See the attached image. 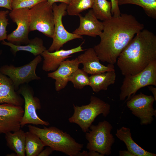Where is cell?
<instances>
[{
  "label": "cell",
  "instance_id": "cell-1",
  "mask_svg": "<svg viewBox=\"0 0 156 156\" xmlns=\"http://www.w3.org/2000/svg\"><path fill=\"white\" fill-rule=\"evenodd\" d=\"M100 41L93 48L100 61L114 64L135 35L144 29L143 24L131 14H121L103 21Z\"/></svg>",
  "mask_w": 156,
  "mask_h": 156
},
{
  "label": "cell",
  "instance_id": "cell-2",
  "mask_svg": "<svg viewBox=\"0 0 156 156\" xmlns=\"http://www.w3.org/2000/svg\"><path fill=\"white\" fill-rule=\"evenodd\" d=\"M156 61V36L143 29L138 33L119 55L117 65L122 75H134Z\"/></svg>",
  "mask_w": 156,
  "mask_h": 156
},
{
  "label": "cell",
  "instance_id": "cell-3",
  "mask_svg": "<svg viewBox=\"0 0 156 156\" xmlns=\"http://www.w3.org/2000/svg\"><path fill=\"white\" fill-rule=\"evenodd\" d=\"M29 131L38 136L45 146L53 151L61 152L69 156H79L83 145L77 142L69 134L54 127L41 128L29 125Z\"/></svg>",
  "mask_w": 156,
  "mask_h": 156
},
{
  "label": "cell",
  "instance_id": "cell-4",
  "mask_svg": "<svg viewBox=\"0 0 156 156\" xmlns=\"http://www.w3.org/2000/svg\"><path fill=\"white\" fill-rule=\"evenodd\" d=\"M90 101L89 103L86 105L78 106L73 104L74 112L68 119L70 122L78 125L84 133L89 131L96 117L102 114L106 117L110 112V105L100 98L92 96Z\"/></svg>",
  "mask_w": 156,
  "mask_h": 156
},
{
  "label": "cell",
  "instance_id": "cell-5",
  "mask_svg": "<svg viewBox=\"0 0 156 156\" xmlns=\"http://www.w3.org/2000/svg\"><path fill=\"white\" fill-rule=\"evenodd\" d=\"M113 127L108 121L99 122L96 125H92L86 132V138L88 142L86 148L89 151H96L103 156L112 153V147L115 138L111 133Z\"/></svg>",
  "mask_w": 156,
  "mask_h": 156
},
{
  "label": "cell",
  "instance_id": "cell-6",
  "mask_svg": "<svg viewBox=\"0 0 156 156\" xmlns=\"http://www.w3.org/2000/svg\"><path fill=\"white\" fill-rule=\"evenodd\" d=\"M151 85L156 86V61L136 74L125 76L120 88L119 99L124 101L127 98V101L140 88Z\"/></svg>",
  "mask_w": 156,
  "mask_h": 156
},
{
  "label": "cell",
  "instance_id": "cell-7",
  "mask_svg": "<svg viewBox=\"0 0 156 156\" xmlns=\"http://www.w3.org/2000/svg\"><path fill=\"white\" fill-rule=\"evenodd\" d=\"M29 31L37 30L52 38L54 31L52 6L47 1L40 3L29 9Z\"/></svg>",
  "mask_w": 156,
  "mask_h": 156
},
{
  "label": "cell",
  "instance_id": "cell-8",
  "mask_svg": "<svg viewBox=\"0 0 156 156\" xmlns=\"http://www.w3.org/2000/svg\"><path fill=\"white\" fill-rule=\"evenodd\" d=\"M42 60L41 55H38L30 62L21 66L15 67L12 64L3 65L0 67V72L11 79L17 91L21 85L41 79L36 74V71Z\"/></svg>",
  "mask_w": 156,
  "mask_h": 156
},
{
  "label": "cell",
  "instance_id": "cell-9",
  "mask_svg": "<svg viewBox=\"0 0 156 156\" xmlns=\"http://www.w3.org/2000/svg\"><path fill=\"white\" fill-rule=\"evenodd\" d=\"M68 4L56 3L52 5L54 15V31L53 42L48 51L53 52L59 50L64 45L70 41L76 39H82V36L69 32L65 28L62 22V18L66 13Z\"/></svg>",
  "mask_w": 156,
  "mask_h": 156
},
{
  "label": "cell",
  "instance_id": "cell-10",
  "mask_svg": "<svg viewBox=\"0 0 156 156\" xmlns=\"http://www.w3.org/2000/svg\"><path fill=\"white\" fill-rule=\"evenodd\" d=\"M17 92L22 95L24 101V114L20 122L21 127L28 124L49 125L48 122L41 119L37 114V110L41 109V105L39 99L34 96L31 88L27 84H24L20 86Z\"/></svg>",
  "mask_w": 156,
  "mask_h": 156
},
{
  "label": "cell",
  "instance_id": "cell-11",
  "mask_svg": "<svg viewBox=\"0 0 156 156\" xmlns=\"http://www.w3.org/2000/svg\"><path fill=\"white\" fill-rule=\"evenodd\" d=\"M155 101L153 96L141 92L131 96L126 104L132 113L140 119L141 125H147L151 124L153 116H156V110L153 107Z\"/></svg>",
  "mask_w": 156,
  "mask_h": 156
},
{
  "label": "cell",
  "instance_id": "cell-12",
  "mask_svg": "<svg viewBox=\"0 0 156 156\" xmlns=\"http://www.w3.org/2000/svg\"><path fill=\"white\" fill-rule=\"evenodd\" d=\"M29 9L23 8L11 11L9 16L17 25L16 29L7 36V40L17 45H25L29 38L30 21Z\"/></svg>",
  "mask_w": 156,
  "mask_h": 156
},
{
  "label": "cell",
  "instance_id": "cell-13",
  "mask_svg": "<svg viewBox=\"0 0 156 156\" xmlns=\"http://www.w3.org/2000/svg\"><path fill=\"white\" fill-rule=\"evenodd\" d=\"M24 112L22 106L7 103L0 105V134L20 129Z\"/></svg>",
  "mask_w": 156,
  "mask_h": 156
},
{
  "label": "cell",
  "instance_id": "cell-14",
  "mask_svg": "<svg viewBox=\"0 0 156 156\" xmlns=\"http://www.w3.org/2000/svg\"><path fill=\"white\" fill-rule=\"evenodd\" d=\"M83 42L78 46L70 49H59L50 52L46 49L40 55L43 58L42 70L46 72H53L56 70L61 63L74 53L85 51L82 47Z\"/></svg>",
  "mask_w": 156,
  "mask_h": 156
},
{
  "label": "cell",
  "instance_id": "cell-15",
  "mask_svg": "<svg viewBox=\"0 0 156 156\" xmlns=\"http://www.w3.org/2000/svg\"><path fill=\"white\" fill-rule=\"evenodd\" d=\"M80 64L77 57L72 60L66 59L56 70L48 73V77L55 80V88L56 91H59L66 86L70 77L79 68Z\"/></svg>",
  "mask_w": 156,
  "mask_h": 156
},
{
  "label": "cell",
  "instance_id": "cell-16",
  "mask_svg": "<svg viewBox=\"0 0 156 156\" xmlns=\"http://www.w3.org/2000/svg\"><path fill=\"white\" fill-rule=\"evenodd\" d=\"M78 16L79 18V26L73 33L81 36L86 35L94 37L99 36L103 29V23L97 18L92 9L84 16L80 14Z\"/></svg>",
  "mask_w": 156,
  "mask_h": 156
},
{
  "label": "cell",
  "instance_id": "cell-17",
  "mask_svg": "<svg viewBox=\"0 0 156 156\" xmlns=\"http://www.w3.org/2000/svg\"><path fill=\"white\" fill-rule=\"evenodd\" d=\"M80 64L83 66L82 69L91 75L114 70V64H109L105 66L100 62L93 48L85 50L84 52L77 57Z\"/></svg>",
  "mask_w": 156,
  "mask_h": 156
},
{
  "label": "cell",
  "instance_id": "cell-18",
  "mask_svg": "<svg viewBox=\"0 0 156 156\" xmlns=\"http://www.w3.org/2000/svg\"><path fill=\"white\" fill-rule=\"evenodd\" d=\"M24 99L15 90L11 79L0 72V103L22 106Z\"/></svg>",
  "mask_w": 156,
  "mask_h": 156
},
{
  "label": "cell",
  "instance_id": "cell-19",
  "mask_svg": "<svg viewBox=\"0 0 156 156\" xmlns=\"http://www.w3.org/2000/svg\"><path fill=\"white\" fill-rule=\"evenodd\" d=\"M116 135L125 144L127 150L135 156H156V154L147 151L133 140L129 128L122 127L117 129Z\"/></svg>",
  "mask_w": 156,
  "mask_h": 156
},
{
  "label": "cell",
  "instance_id": "cell-20",
  "mask_svg": "<svg viewBox=\"0 0 156 156\" xmlns=\"http://www.w3.org/2000/svg\"><path fill=\"white\" fill-rule=\"evenodd\" d=\"M116 77L115 70L92 74L89 77V86L96 93L102 90H106L109 86L114 84Z\"/></svg>",
  "mask_w": 156,
  "mask_h": 156
},
{
  "label": "cell",
  "instance_id": "cell-21",
  "mask_svg": "<svg viewBox=\"0 0 156 156\" xmlns=\"http://www.w3.org/2000/svg\"><path fill=\"white\" fill-rule=\"evenodd\" d=\"M7 145L16 156H25V154L26 133L21 129L13 132L5 134Z\"/></svg>",
  "mask_w": 156,
  "mask_h": 156
},
{
  "label": "cell",
  "instance_id": "cell-22",
  "mask_svg": "<svg viewBox=\"0 0 156 156\" xmlns=\"http://www.w3.org/2000/svg\"><path fill=\"white\" fill-rule=\"evenodd\" d=\"M1 44L9 47L11 51L14 55H15L17 52L18 51H24L29 52L36 56L40 55L47 49L44 46L42 40L37 37L30 39L29 43L25 45H16L4 40L2 41Z\"/></svg>",
  "mask_w": 156,
  "mask_h": 156
},
{
  "label": "cell",
  "instance_id": "cell-23",
  "mask_svg": "<svg viewBox=\"0 0 156 156\" xmlns=\"http://www.w3.org/2000/svg\"><path fill=\"white\" fill-rule=\"evenodd\" d=\"M26 133L25 154L27 156H38L45 146L37 135L30 131Z\"/></svg>",
  "mask_w": 156,
  "mask_h": 156
},
{
  "label": "cell",
  "instance_id": "cell-24",
  "mask_svg": "<svg viewBox=\"0 0 156 156\" xmlns=\"http://www.w3.org/2000/svg\"><path fill=\"white\" fill-rule=\"evenodd\" d=\"M92 9L97 18L103 21L112 16L111 2L107 0H94Z\"/></svg>",
  "mask_w": 156,
  "mask_h": 156
},
{
  "label": "cell",
  "instance_id": "cell-25",
  "mask_svg": "<svg viewBox=\"0 0 156 156\" xmlns=\"http://www.w3.org/2000/svg\"><path fill=\"white\" fill-rule=\"evenodd\" d=\"M126 4L139 6L143 9L148 16L156 18V0H118L119 5Z\"/></svg>",
  "mask_w": 156,
  "mask_h": 156
},
{
  "label": "cell",
  "instance_id": "cell-26",
  "mask_svg": "<svg viewBox=\"0 0 156 156\" xmlns=\"http://www.w3.org/2000/svg\"><path fill=\"white\" fill-rule=\"evenodd\" d=\"M94 0H71L68 4L66 12L70 16H78L86 10L92 8Z\"/></svg>",
  "mask_w": 156,
  "mask_h": 156
},
{
  "label": "cell",
  "instance_id": "cell-27",
  "mask_svg": "<svg viewBox=\"0 0 156 156\" xmlns=\"http://www.w3.org/2000/svg\"><path fill=\"white\" fill-rule=\"evenodd\" d=\"M69 81L73 83L75 88L81 89L86 86H89V77L82 69L78 68L70 77Z\"/></svg>",
  "mask_w": 156,
  "mask_h": 156
},
{
  "label": "cell",
  "instance_id": "cell-28",
  "mask_svg": "<svg viewBox=\"0 0 156 156\" xmlns=\"http://www.w3.org/2000/svg\"><path fill=\"white\" fill-rule=\"evenodd\" d=\"M47 0H13L12 3V10L23 8L31 9L37 4Z\"/></svg>",
  "mask_w": 156,
  "mask_h": 156
},
{
  "label": "cell",
  "instance_id": "cell-29",
  "mask_svg": "<svg viewBox=\"0 0 156 156\" xmlns=\"http://www.w3.org/2000/svg\"><path fill=\"white\" fill-rule=\"evenodd\" d=\"M9 13L8 10L0 11V41L7 38L6 28L9 23L7 16Z\"/></svg>",
  "mask_w": 156,
  "mask_h": 156
},
{
  "label": "cell",
  "instance_id": "cell-30",
  "mask_svg": "<svg viewBox=\"0 0 156 156\" xmlns=\"http://www.w3.org/2000/svg\"><path fill=\"white\" fill-rule=\"evenodd\" d=\"M111 12L112 16H118L121 14L118 5V0H111Z\"/></svg>",
  "mask_w": 156,
  "mask_h": 156
},
{
  "label": "cell",
  "instance_id": "cell-31",
  "mask_svg": "<svg viewBox=\"0 0 156 156\" xmlns=\"http://www.w3.org/2000/svg\"><path fill=\"white\" fill-rule=\"evenodd\" d=\"M13 0H0V7L12 11V3Z\"/></svg>",
  "mask_w": 156,
  "mask_h": 156
},
{
  "label": "cell",
  "instance_id": "cell-32",
  "mask_svg": "<svg viewBox=\"0 0 156 156\" xmlns=\"http://www.w3.org/2000/svg\"><path fill=\"white\" fill-rule=\"evenodd\" d=\"M53 151L50 147L48 146L42 150L38 156H48L52 153Z\"/></svg>",
  "mask_w": 156,
  "mask_h": 156
},
{
  "label": "cell",
  "instance_id": "cell-33",
  "mask_svg": "<svg viewBox=\"0 0 156 156\" xmlns=\"http://www.w3.org/2000/svg\"><path fill=\"white\" fill-rule=\"evenodd\" d=\"M81 154L83 156H103L99 153L94 151H89L88 152L86 151H83Z\"/></svg>",
  "mask_w": 156,
  "mask_h": 156
},
{
  "label": "cell",
  "instance_id": "cell-34",
  "mask_svg": "<svg viewBox=\"0 0 156 156\" xmlns=\"http://www.w3.org/2000/svg\"><path fill=\"white\" fill-rule=\"evenodd\" d=\"M71 0H47V2L51 5L56 2H60L68 4Z\"/></svg>",
  "mask_w": 156,
  "mask_h": 156
},
{
  "label": "cell",
  "instance_id": "cell-35",
  "mask_svg": "<svg viewBox=\"0 0 156 156\" xmlns=\"http://www.w3.org/2000/svg\"><path fill=\"white\" fill-rule=\"evenodd\" d=\"M119 153L120 156H135L128 150L119 151Z\"/></svg>",
  "mask_w": 156,
  "mask_h": 156
},
{
  "label": "cell",
  "instance_id": "cell-36",
  "mask_svg": "<svg viewBox=\"0 0 156 156\" xmlns=\"http://www.w3.org/2000/svg\"><path fill=\"white\" fill-rule=\"evenodd\" d=\"M148 90L150 91L153 95L155 101H156V88L152 86H150L148 87Z\"/></svg>",
  "mask_w": 156,
  "mask_h": 156
},
{
  "label": "cell",
  "instance_id": "cell-37",
  "mask_svg": "<svg viewBox=\"0 0 156 156\" xmlns=\"http://www.w3.org/2000/svg\"><path fill=\"white\" fill-rule=\"evenodd\" d=\"M2 53V51L1 50H0V56L1 55V53Z\"/></svg>",
  "mask_w": 156,
  "mask_h": 156
}]
</instances>
